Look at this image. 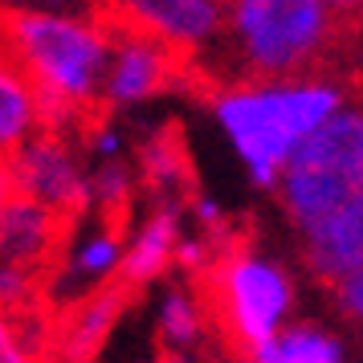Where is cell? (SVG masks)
Instances as JSON below:
<instances>
[{"mask_svg": "<svg viewBox=\"0 0 363 363\" xmlns=\"http://www.w3.org/2000/svg\"><path fill=\"white\" fill-rule=\"evenodd\" d=\"M139 196V180L135 167L127 164H106L99 172V225H102V241L123 245L131 233V208Z\"/></svg>", "mask_w": 363, "mask_h": 363, "instance_id": "obj_8", "label": "cell"}, {"mask_svg": "<svg viewBox=\"0 0 363 363\" xmlns=\"http://www.w3.org/2000/svg\"><path fill=\"white\" fill-rule=\"evenodd\" d=\"M200 314H196V302L188 294H180V290H172L164 302V327H160V339H176V343H192V339H200Z\"/></svg>", "mask_w": 363, "mask_h": 363, "instance_id": "obj_10", "label": "cell"}, {"mask_svg": "<svg viewBox=\"0 0 363 363\" xmlns=\"http://www.w3.org/2000/svg\"><path fill=\"white\" fill-rule=\"evenodd\" d=\"M327 294H330V302L339 306V314L351 323V330L359 335V347H363V274L327 286Z\"/></svg>", "mask_w": 363, "mask_h": 363, "instance_id": "obj_11", "label": "cell"}, {"mask_svg": "<svg viewBox=\"0 0 363 363\" xmlns=\"http://www.w3.org/2000/svg\"><path fill=\"white\" fill-rule=\"evenodd\" d=\"M176 253H180V237H176V208H155L151 220L143 225V233H139V241H135V245L127 249V257L118 262V269H123L139 290H147L151 281L164 278L167 269H172Z\"/></svg>", "mask_w": 363, "mask_h": 363, "instance_id": "obj_7", "label": "cell"}, {"mask_svg": "<svg viewBox=\"0 0 363 363\" xmlns=\"http://www.w3.org/2000/svg\"><path fill=\"white\" fill-rule=\"evenodd\" d=\"M339 90L327 86H306V90H265V94H237L216 106V115L233 135L237 151L245 155L253 167V180L262 188H278L281 172L290 164L294 147L323 127L335 106H339Z\"/></svg>", "mask_w": 363, "mask_h": 363, "instance_id": "obj_2", "label": "cell"}, {"mask_svg": "<svg viewBox=\"0 0 363 363\" xmlns=\"http://www.w3.org/2000/svg\"><path fill=\"white\" fill-rule=\"evenodd\" d=\"M298 237H302L298 241L302 265L323 290L363 274V192L347 208H339L335 216L318 220L311 229H302Z\"/></svg>", "mask_w": 363, "mask_h": 363, "instance_id": "obj_4", "label": "cell"}, {"mask_svg": "<svg viewBox=\"0 0 363 363\" xmlns=\"http://www.w3.org/2000/svg\"><path fill=\"white\" fill-rule=\"evenodd\" d=\"M37 135H41V111L33 86L9 53H0V155L17 160Z\"/></svg>", "mask_w": 363, "mask_h": 363, "instance_id": "obj_6", "label": "cell"}, {"mask_svg": "<svg viewBox=\"0 0 363 363\" xmlns=\"http://www.w3.org/2000/svg\"><path fill=\"white\" fill-rule=\"evenodd\" d=\"M139 192L155 200V208H192L204 204L200 192V172L188 147V131L180 118H164L155 131H147L135 143L131 155Z\"/></svg>", "mask_w": 363, "mask_h": 363, "instance_id": "obj_3", "label": "cell"}, {"mask_svg": "<svg viewBox=\"0 0 363 363\" xmlns=\"http://www.w3.org/2000/svg\"><path fill=\"white\" fill-rule=\"evenodd\" d=\"M0 363H29V355L21 351L17 335H13V327L4 323V314H0Z\"/></svg>", "mask_w": 363, "mask_h": 363, "instance_id": "obj_13", "label": "cell"}, {"mask_svg": "<svg viewBox=\"0 0 363 363\" xmlns=\"http://www.w3.org/2000/svg\"><path fill=\"white\" fill-rule=\"evenodd\" d=\"M363 192V111H335L294 147L278 180L281 213L298 233L335 216Z\"/></svg>", "mask_w": 363, "mask_h": 363, "instance_id": "obj_1", "label": "cell"}, {"mask_svg": "<svg viewBox=\"0 0 363 363\" xmlns=\"http://www.w3.org/2000/svg\"><path fill=\"white\" fill-rule=\"evenodd\" d=\"M172 363H184V359H180V355H176V351H172Z\"/></svg>", "mask_w": 363, "mask_h": 363, "instance_id": "obj_18", "label": "cell"}, {"mask_svg": "<svg viewBox=\"0 0 363 363\" xmlns=\"http://www.w3.org/2000/svg\"><path fill=\"white\" fill-rule=\"evenodd\" d=\"M220 4H225V9H229V13H233V9H237V0H220Z\"/></svg>", "mask_w": 363, "mask_h": 363, "instance_id": "obj_17", "label": "cell"}, {"mask_svg": "<svg viewBox=\"0 0 363 363\" xmlns=\"http://www.w3.org/2000/svg\"><path fill=\"white\" fill-rule=\"evenodd\" d=\"M17 196H21V184H17V172H13V160L0 155V237H4V216H9Z\"/></svg>", "mask_w": 363, "mask_h": 363, "instance_id": "obj_12", "label": "cell"}, {"mask_svg": "<svg viewBox=\"0 0 363 363\" xmlns=\"http://www.w3.org/2000/svg\"><path fill=\"white\" fill-rule=\"evenodd\" d=\"M262 363H339V347L330 335L302 323L278 330V339L262 351Z\"/></svg>", "mask_w": 363, "mask_h": 363, "instance_id": "obj_9", "label": "cell"}, {"mask_svg": "<svg viewBox=\"0 0 363 363\" xmlns=\"http://www.w3.org/2000/svg\"><path fill=\"white\" fill-rule=\"evenodd\" d=\"M335 17L351 25V29H363V0H323Z\"/></svg>", "mask_w": 363, "mask_h": 363, "instance_id": "obj_14", "label": "cell"}, {"mask_svg": "<svg viewBox=\"0 0 363 363\" xmlns=\"http://www.w3.org/2000/svg\"><path fill=\"white\" fill-rule=\"evenodd\" d=\"M151 363H172V343L167 339H155V359Z\"/></svg>", "mask_w": 363, "mask_h": 363, "instance_id": "obj_16", "label": "cell"}, {"mask_svg": "<svg viewBox=\"0 0 363 363\" xmlns=\"http://www.w3.org/2000/svg\"><path fill=\"white\" fill-rule=\"evenodd\" d=\"M115 253H118V245H111V241H102V237H99V241L78 257V269H99V265H106Z\"/></svg>", "mask_w": 363, "mask_h": 363, "instance_id": "obj_15", "label": "cell"}, {"mask_svg": "<svg viewBox=\"0 0 363 363\" xmlns=\"http://www.w3.org/2000/svg\"><path fill=\"white\" fill-rule=\"evenodd\" d=\"M127 4L188 50H200L204 41L225 37L233 21V13L220 0H127Z\"/></svg>", "mask_w": 363, "mask_h": 363, "instance_id": "obj_5", "label": "cell"}]
</instances>
